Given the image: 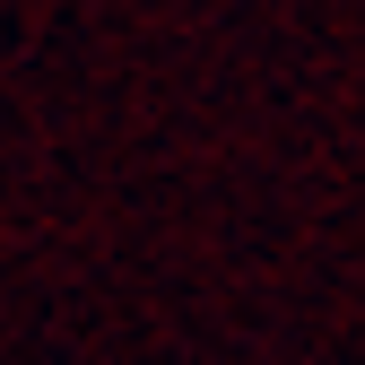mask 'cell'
I'll list each match as a JSON object with an SVG mask.
<instances>
[]
</instances>
